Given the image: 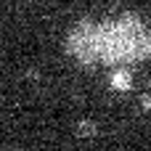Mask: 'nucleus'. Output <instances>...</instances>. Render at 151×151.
I'll return each instance as SVG.
<instances>
[{
    "label": "nucleus",
    "instance_id": "f257e3e1",
    "mask_svg": "<svg viewBox=\"0 0 151 151\" xmlns=\"http://www.w3.org/2000/svg\"><path fill=\"white\" fill-rule=\"evenodd\" d=\"M101 58L106 64L151 58V24H143L135 16H125L101 27Z\"/></svg>",
    "mask_w": 151,
    "mask_h": 151
},
{
    "label": "nucleus",
    "instance_id": "f03ea898",
    "mask_svg": "<svg viewBox=\"0 0 151 151\" xmlns=\"http://www.w3.org/2000/svg\"><path fill=\"white\" fill-rule=\"evenodd\" d=\"M66 50L82 64H96L101 58V29L90 21L77 24L66 37Z\"/></svg>",
    "mask_w": 151,
    "mask_h": 151
},
{
    "label": "nucleus",
    "instance_id": "7ed1b4c3",
    "mask_svg": "<svg viewBox=\"0 0 151 151\" xmlns=\"http://www.w3.org/2000/svg\"><path fill=\"white\" fill-rule=\"evenodd\" d=\"M130 85H133V74H130V69L117 66L114 74H111V88H114V90H130Z\"/></svg>",
    "mask_w": 151,
    "mask_h": 151
},
{
    "label": "nucleus",
    "instance_id": "20e7f679",
    "mask_svg": "<svg viewBox=\"0 0 151 151\" xmlns=\"http://www.w3.org/2000/svg\"><path fill=\"white\" fill-rule=\"evenodd\" d=\"M77 135H80V138H96V135H98V122H93V119L77 122Z\"/></svg>",
    "mask_w": 151,
    "mask_h": 151
},
{
    "label": "nucleus",
    "instance_id": "39448f33",
    "mask_svg": "<svg viewBox=\"0 0 151 151\" xmlns=\"http://www.w3.org/2000/svg\"><path fill=\"white\" fill-rule=\"evenodd\" d=\"M141 106H143L146 111H151V90H146V93L141 96Z\"/></svg>",
    "mask_w": 151,
    "mask_h": 151
}]
</instances>
